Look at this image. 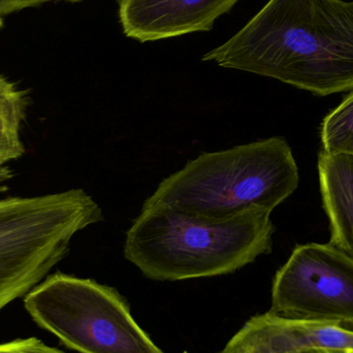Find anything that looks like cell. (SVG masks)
Returning <instances> with one entry per match:
<instances>
[{"instance_id": "9", "label": "cell", "mask_w": 353, "mask_h": 353, "mask_svg": "<svg viewBox=\"0 0 353 353\" xmlns=\"http://www.w3.org/2000/svg\"><path fill=\"white\" fill-rule=\"evenodd\" d=\"M317 168L330 244L353 259V155L321 150Z\"/></svg>"}, {"instance_id": "6", "label": "cell", "mask_w": 353, "mask_h": 353, "mask_svg": "<svg viewBox=\"0 0 353 353\" xmlns=\"http://www.w3.org/2000/svg\"><path fill=\"white\" fill-rule=\"evenodd\" d=\"M270 312L353 325V259L330 243L298 245L274 277Z\"/></svg>"}, {"instance_id": "12", "label": "cell", "mask_w": 353, "mask_h": 353, "mask_svg": "<svg viewBox=\"0 0 353 353\" xmlns=\"http://www.w3.org/2000/svg\"><path fill=\"white\" fill-rule=\"evenodd\" d=\"M0 353H64L51 346L46 345L37 338L14 340L0 344Z\"/></svg>"}, {"instance_id": "18", "label": "cell", "mask_w": 353, "mask_h": 353, "mask_svg": "<svg viewBox=\"0 0 353 353\" xmlns=\"http://www.w3.org/2000/svg\"><path fill=\"white\" fill-rule=\"evenodd\" d=\"M3 26V18H0V29Z\"/></svg>"}, {"instance_id": "16", "label": "cell", "mask_w": 353, "mask_h": 353, "mask_svg": "<svg viewBox=\"0 0 353 353\" xmlns=\"http://www.w3.org/2000/svg\"><path fill=\"white\" fill-rule=\"evenodd\" d=\"M50 1L80 2L83 1V0H26V2H25V8H35V6H41V4Z\"/></svg>"}, {"instance_id": "7", "label": "cell", "mask_w": 353, "mask_h": 353, "mask_svg": "<svg viewBox=\"0 0 353 353\" xmlns=\"http://www.w3.org/2000/svg\"><path fill=\"white\" fill-rule=\"evenodd\" d=\"M353 350V331L338 323L274 313L249 319L220 353H302Z\"/></svg>"}, {"instance_id": "13", "label": "cell", "mask_w": 353, "mask_h": 353, "mask_svg": "<svg viewBox=\"0 0 353 353\" xmlns=\"http://www.w3.org/2000/svg\"><path fill=\"white\" fill-rule=\"evenodd\" d=\"M25 153V147L20 138L0 134V167L10 161H17Z\"/></svg>"}, {"instance_id": "10", "label": "cell", "mask_w": 353, "mask_h": 353, "mask_svg": "<svg viewBox=\"0 0 353 353\" xmlns=\"http://www.w3.org/2000/svg\"><path fill=\"white\" fill-rule=\"evenodd\" d=\"M321 140L325 152L353 155V90L325 116Z\"/></svg>"}, {"instance_id": "5", "label": "cell", "mask_w": 353, "mask_h": 353, "mask_svg": "<svg viewBox=\"0 0 353 353\" xmlns=\"http://www.w3.org/2000/svg\"><path fill=\"white\" fill-rule=\"evenodd\" d=\"M24 307L39 327L80 353H163L121 294L94 280L47 276L25 296Z\"/></svg>"}, {"instance_id": "3", "label": "cell", "mask_w": 353, "mask_h": 353, "mask_svg": "<svg viewBox=\"0 0 353 353\" xmlns=\"http://www.w3.org/2000/svg\"><path fill=\"white\" fill-rule=\"evenodd\" d=\"M298 165L285 139L273 137L201 153L165 178L145 201L210 221L256 210L273 212L299 186Z\"/></svg>"}, {"instance_id": "14", "label": "cell", "mask_w": 353, "mask_h": 353, "mask_svg": "<svg viewBox=\"0 0 353 353\" xmlns=\"http://www.w3.org/2000/svg\"><path fill=\"white\" fill-rule=\"evenodd\" d=\"M26 0H0V18L24 10Z\"/></svg>"}, {"instance_id": "4", "label": "cell", "mask_w": 353, "mask_h": 353, "mask_svg": "<svg viewBox=\"0 0 353 353\" xmlns=\"http://www.w3.org/2000/svg\"><path fill=\"white\" fill-rule=\"evenodd\" d=\"M101 220L83 189L0 199V310L49 275L77 232Z\"/></svg>"}, {"instance_id": "2", "label": "cell", "mask_w": 353, "mask_h": 353, "mask_svg": "<svg viewBox=\"0 0 353 353\" xmlns=\"http://www.w3.org/2000/svg\"><path fill=\"white\" fill-rule=\"evenodd\" d=\"M272 212L210 221L168 208L143 205L126 234L124 256L143 275L179 281L234 273L271 252Z\"/></svg>"}, {"instance_id": "17", "label": "cell", "mask_w": 353, "mask_h": 353, "mask_svg": "<svg viewBox=\"0 0 353 353\" xmlns=\"http://www.w3.org/2000/svg\"><path fill=\"white\" fill-rule=\"evenodd\" d=\"M302 353H353V350H312V352H307Z\"/></svg>"}, {"instance_id": "15", "label": "cell", "mask_w": 353, "mask_h": 353, "mask_svg": "<svg viewBox=\"0 0 353 353\" xmlns=\"http://www.w3.org/2000/svg\"><path fill=\"white\" fill-rule=\"evenodd\" d=\"M12 176H14V173L10 168L6 167V165L0 167V192L8 190V187L6 183L12 178Z\"/></svg>"}, {"instance_id": "11", "label": "cell", "mask_w": 353, "mask_h": 353, "mask_svg": "<svg viewBox=\"0 0 353 353\" xmlns=\"http://www.w3.org/2000/svg\"><path fill=\"white\" fill-rule=\"evenodd\" d=\"M26 91L0 74V134L20 138L21 126L26 118Z\"/></svg>"}, {"instance_id": "1", "label": "cell", "mask_w": 353, "mask_h": 353, "mask_svg": "<svg viewBox=\"0 0 353 353\" xmlns=\"http://www.w3.org/2000/svg\"><path fill=\"white\" fill-rule=\"evenodd\" d=\"M319 97L353 90V1L269 0L234 37L203 56Z\"/></svg>"}, {"instance_id": "8", "label": "cell", "mask_w": 353, "mask_h": 353, "mask_svg": "<svg viewBox=\"0 0 353 353\" xmlns=\"http://www.w3.org/2000/svg\"><path fill=\"white\" fill-rule=\"evenodd\" d=\"M239 0H116L124 34L140 43L212 30Z\"/></svg>"}]
</instances>
